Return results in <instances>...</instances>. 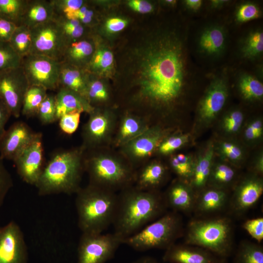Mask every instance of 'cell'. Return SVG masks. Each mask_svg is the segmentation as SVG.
Instances as JSON below:
<instances>
[{"label":"cell","mask_w":263,"mask_h":263,"mask_svg":"<svg viewBox=\"0 0 263 263\" xmlns=\"http://www.w3.org/2000/svg\"><path fill=\"white\" fill-rule=\"evenodd\" d=\"M30 54L41 55L61 61L66 46L65 39L54 19L31 29Z\"/></svg>","instance_id":"30bf717a"},{"label":"cell","mask_w":263,"mask_h":263,"mask_svg":"<svg viewBox=\"0 0 263 263\" xmlns=\"http://www.w3.org/2000/svg\"><path fill=\"white\" fill-rule=\"evenodd\" d=\"M166 169L161 164L153 163L145 167L137 178V188L144 190H153L164 179Z\"/></svg>","instance_id":"4316f807"},{"label":"cell","mask_w":263,"mask_h":263,"mask_svg":"<svg viewBox=\"0 0 263 263\" xmlns=\"http://www.w3.org/2000/svg\"><path fill=\"white\" fill-rule=\"evenodd\" d=\"M171 166L174 171L183 178L191 177L193 166L190 160L183 154H179L171 160Z\"/></svg>","instance_id":"b9f144b4"},{"label":"cell","mask_w":263,"mask_h":263,"mask_svg":"<svg viewBox=\"0 0 263 263\" xmlns=\"http://www.w3.org/2000/svg\"><path fill=\"white\" fill-rule=\"evenodd\" d=\"M90 76L87 70L61 62L58 88L71 90L86 98Z\"/></svg>","instance_id":"ac0fdd59"},{"label":"cell","mask_w":263,"mask_h":263,"mask_svg":"<svg viewBox=\"0 0 263 263\" xmlns=\"http://www.w3.org/2000/svg\"><path fill=\"white\" fill-rule=\"evenodd\" d=\"M245 136L248 139H254L260 136L252 128L248 126L245 131Z\"/></svg>","instance_id":"91938a15"},{"label":"cell","mask_w":263,"mask_h":263,"mask_svg":"<svg viewBox=\"0 0 263 263\" xmlns=\"http://www.w3.org/2000/svg\"><path fill=\"white\" fill-rule=\"evenodd\" d=\"M263 192L261 180L256 177L245 180L237 188L229 201L232 212L237 215L245 213L257 202Z\"/></svg>","instance_id":"2e32d148"},{"label":"cell","mask_w":263,"mask_h":263,"mask_svg":"<svg viewBox=\"0 0 263 263\" xmlns=\"http://www.w3.org/2000/svg\"><path fill=\"white\" fill-rule=\"evenodd\" d=\"M213 150L210 148L207 152L200 159L196 166L193 167L192 178V185L196 188H203L209 177L211 171V160Z\"/></svg>","instance_id":"1f68e13d"},{"label":"cell","mask_w":263,"mask_h":263,"mask_svg":"<svg viewBox=\"0 0 263 263\" xmlns=\"http://www.w3.org/2000/svg\"><path fill=\"white\" fill-rule=\"evenodd\" d=\"M84 164L90 175L91 184L112 191L113 188L126 187L133 179L128 168L109 157L93 156Z\"/></svg>","instance_id":"52a82bcc"},{"label":"cell","mask_w":263,"mask_h":263,"mask_svg":"<svg viewBox=\"0 0 263 263\" xmlns=\"http://www.w3.org/2000/svg\"><path fill=\"white\" fill-rule=\"evenodd\" d=\"M239 87L243 96L246 100L260 99L263 95L262 83L251 75H242L239 79Z\"/></svg>","instance_id":"e575fe53"},{"label":"cell","mask_w":263,"mask_h":263,"mask_svg":"<svg viewBox=\"0 0 263 263\" xmlns=\"http://www.w3.org/2000/svg\"><path fill=\"white\" fill-rule=\"evenodd\" d=\"M260 136L263 131V124L260 120H256L249 126Z\"/></svg>","instance_id":"680465c9"},{"label":"cell","mask_w":263,"mask_h":263,"mask_svg":"<svg viewBox=\"0 0 263 263\" xmlns=\"http://www.w3.org/2000/svg\"><path fill=\"white\" fill-rule=\"evenodd\" d=\"M47 90L38 86H29L25 94L21 115L27 117L37 115L39 107L45 98Z\"/></svg>","instance_id":"83f0119b"},{"label":"cell","mask_w":263,"mask_h":263,"mask_svg":"<svg viewBox=\"0 0 263 263\" xmlns=\"http://www.w3.org/2000/svg\"><path fill=\"white\" fill-rule=\"evenodd\" d=\"M243 227L255 240L261 242L263 239V218L258 217L245 221Z\"/></svg>","instance_id":"7dc6e473"},{"label":"cell","mask_w":263,"mask_h":263,"mask_svg":"<svg viewBox=\"0 0 263 263\" xmlns=\"http://www.w3.org/2000/svg\"><path fill=\"white\" fill-rule=\"evenodd\" d=\"M11 114L4 104L0 99V137L5 131V125Z\"/></svg>","instance_id":"db71d44e"},{"label":"cell","mask_w":263,"mask_h":263,"mask_svg":"<svg viewBox=\"0 0 263 263\" xmlns=\"http://www.w3.org/2000/svg\"><path fill=\"white\" fill-rule=\"evenodd\" d=\"M37 115L44 125L57 120L55 95L47 94L39 107Z\"/></svg>","instance_id":"8d00e7d4"},{"label":"cell","mask_w":263,"mask_h":263,"mask_svg":"<svg viewBox=\"0 0 263 263\" xmlns=\"http://www.w3.org/2000/svg\"><path fill=\"white\" fill-rule=\"evenodd\" d=\"M42 135L38 132L35 139L13 161L20 178L35 186L44 167Z\"/></svg>","instance_id":"7c38bea8"},{"label":"cell","mask_w":263,"mask_h":263,"mask_svg":"<svg viewBox=\"0 0 263 263\" xmlns=\"http://www.w3.org/2000/svg\"><path fill=\"white\" fill-rule=\"evenodd\" d=\"M260 15V10L257 5L252 2H246L238 7L236 19L238 22L243 23L257 19Z\"/></svg>","instance_id":"7bdbcfd3"},{"label":"cell","mask_w":263,"mask_h":263,"mask_svg":"<svg viewBox=\"0 0 263 263\" xmlns=\"http://www.w3.org/2000/svg\"><path fill=\"white\" fill-rule=\"evenodd\" d=\"M213 181L217 184L225 185L229 183L234 179V170L225 164H219L211 170Z\"/></svg>","instance_id":"ee69618b"},{"label":"cell","mask_w":263,"mask_h":263,"mask_svg":"<svg viewBox=\"0 0 263 263\" xmlns=\"http://www.w3.org/2000/svg\"><path fill=\"white\" fill-rule=\"evenodd\" d=\"M234 263H263V247L252 242H242L237 250Z\"/></svg>","instance_id":"d6a6232c"},{"label":"cell","mask_w":263,"mask_h":263,"mask_svg":"<svg viewBox=\"0 0 263 263\" xmlns=\"http://www.w3.org/2000/svg\"><path fill=\"white\" fill-rule=\"evenodd\" d=\"M55 15L66 17L76 11L86 3L82 0H51Z\"/></svg>","instance_id":"60d3db41"},{"label":"cell","mask_w":263,"mask_h":263,"mask_svg":"<svg viewBox=\"0 0 263 263\" xmlns=\"http://www.w3.org/2000/svg\"><path fill=\"white\" fill-rule=\"evenodd\" d=\"M161 136L153 131L143 132L130 141L128 149L130 152L136 157H144L150 155L155 149Z\"/></svg>","instance_id":"484cf974"},{"label":"cell","mask_w":263,"mask_h":263,"mask_svg":"<svg viewBox=\"0 0 263 263\" xmlns=\"http://www.w3.org/2000/svg\"><path fill=\"white\" fill-rule=\"evenodd\" d=\"M108 96V92L103 83L96 79L92 78L90 74L86 93V98L89 103L103 101L107 98Z\"/></svg>","instance_id":"ab89813d"},{"label":"cell","mask_w":263,"mask_h":263,"mask_svg":"<svg viewBox=\"0 0 263 263\" xmlns=\"http://www.w3.org/2000/svg\"><path fill=\"white\" fill-rule=\"evenodd\" d=\"M3 160L0 157V207L7 194L13 186L12 176L6 168Z\"/></svg>","instance_id":"bcb514c9"},{"label":"cell","mask_w":263,"mask_h":263,"mask_svg":"<svg viewBox=\"0 0 263 263\" xmlns=\"http://www.w3.org/2000/svg\"><path fill=\"white\" fill-rule=\"evenodd\" d=\"M164 197L167 207L173 211L188 212L193 210L196 196L191 188L183 183L173 184Z\"/></svg>","instance_id":"603a6c76"},{"label":"cell","mask_w":263,"mask_h":263,"mask_svg":"<svg viewBox=\"0 0 263 263\" xmlns=\"http://www.w3.org/2000/svg\"><path fill=\"white\" fill-rule=\"evenodd\" d=\"M181 216L175 211L165 213L158 219L126 238L123 244L137 251L166 249L175 244L183 230Z\"/></svg>","instance_id":"8992f818"},{"label":"cell","mask_w":263,"mask_h":263,"mask_svg":"<svg viewBox=\"0 0 263 263\" xmlns=\"http://www.w3.org/2000/svg\"><path fill=\"white\" fill-rule=\"evenodd\" d=\"M229 1L226 0H212L210 1V6L213 8L222 7Z\"/></svg>","instance_id":"94428289"},{"label":"cell","mask_w":263,"mask_h":263,"mask_svg":"<svg viewBox=\"0 0 263 263\" xmlns=\"http://www.w3.org/2000/svg\"><path fill=\"white\" fill-rule=\"evenodd\" d=\"M113 63V53L102 48L95 49L87 70L92 75H98L108 72Z\"/></svg>","instance_id":"4dcf8cb0"},{"label":"cell","mask_w":263,"mask_h":263,"mask_svg":"<svg viewBox=\"0 0 263 263\" xmlns=\"http://www.w3.org/2000/svg\"><path fill=\"white\" fill-rule=\"evenodd\" d=\"M187 139V135L171 137L160 146L159 151L163 154L169 153L181 147Z\"/></svg>","instance_id":"681fc988"},{"label":"cell","mask_w":263,"mask_h":263,"mask_svg":"<svg viewBox=\"0 0 263 263\" xmlns=\"http://www.w3.org/2000/svg\"><path fill=\"white\" fill-rule=\"evenodd\" d=\"M54 16V8L51 0H27L19 25L32 29L53 19Z\"/></svg>","instance_id":"ffe728a7"},{"label":"cell","mask_w":263,"mask_h":263,"mask_svg":"<svg viewBox=\"0 0 263 263\" xmlns=\"http://www.w3.org/2000/svg\"><path fill=\"white\" fill-rule=\"evenodd\" d=\"M223 152L229 159L233 160H237L242 156L241 150L234 145L230 149Z\"/></svg>","instance_id":"9f6ffc18"},{"label":"cell","mask_w":263,"mask_h":263,"mask_svg":"<svg viewBox=\"0 0 263 263\" xmlns=\"http://www.w3.org/2000/svg\"><path fill=\"white\" fill-rule=\"evenodd\" d=\"M55 99L57 120L68 113L75 112L90 113L94 110L86 98L66 89L58 88Z\"/></svg>","instance_id":"44dd1931"},{"label":"cell","mask_w":263,"mask_h":263,"mask_svg":"<svg viewBox=\"0 0 263 263\" xmlns=\"http://www.w3.org/2000/svg\"><path fill=\"white\" fill-rule=\"evenodd\" d=\"M94 15V11L89 8L86 3L78 10L65 17L77 19L81 24L87 27L93 22Z\"/></svg>","instance_id":"c3c4849f"},{"label":"cell","mask_w":263,"mask_h":263,"mask_svg":"<svg viewBox=\"0 0 263 263\" xmlns=\"http://www.w3.org/2000/svg\"><path fill=\"white\" fill-rule=\"evenodd\" d=\"M184 3L189 9L196 11L201 8L202 1L201 0H186L184 1Z\"/></svg>","instance_id":"6f0895ef"},{"label":"cell","mask_w":263,"mask_h":263,"mask_svg":"<svg viewBox=\"0 0 263 263\" xmlns=\"http://www.w3.org/2000/svg\"><path fill=\"white\" fill-rule=\"evenodd\" d=\"M213 263H227L225 260V258H219L215 260Z\"/></svg>","instance_id":"be15d7a7"},{"label":"cell","mask_w":263,"mask_h":263,"mask_svg":"<svg viewBox=\"0 0 263 263\" xmlns=\"http://www.w3.org/2000/svg\"><path fill=\"white\" fill-rule=\"evenodd\" d=\"M27 262V248L19 226L11 221L0 226V263Z\"/></svg>","instance_id":"4fadbf2b"},{"label":"cell","mask_w":263,"mask_h":263,"mask_svg":"<svg viewBox=\"0 0 263 263\" xmlns=\"http://www.w3.org/2000/svg\"><path fill=\"white\" fill-rule=\"evenodd\" d=\"M228 95L225 81L222 78L213 80L202 100L199 114L205 121L213 119L223 108Z\"/></svg>","instance_id":"9a60e30c"},{"label":"cell","mask_w":263,"mask_h":263,"mask_svg":"<svg viewBox=\"0 0 263 263\" xmlns=\"http://www.w3.org/2000/svg\"><path fill=\"white\" fill-rule=\"evenodd\" d=\"M185 244L204 249L219 258H225L232 250L233 228L226 217L197 219L189 222Z\"/></svg>","instance_id":"5b68a950"},{"label":"cell","mask_w":263,"mask_h":263,"mask_svg":"<svg viewBox=\"0 0 263 263\" xmlns=\"http://www.w3.org/2000/svg\"><path fill=\"white\" fill-rule=\"evenodd\" d=\"M243 120V114L239 111H235L227 115L224 120V124H238L242 125Z\"/></svg>","instance_id":"11a10c76"},{"label":"cell","mask_w":263,"mask_h":263,"mask_svg":"<svg viewBox=\"0 0 263 263\" xmlns=\"http://www.w3.org/2000/svg\"><path fill=\"white\" fill-rule=\"evenodd\" d=\"M88 122L83 130L85 144L93 146L103 139L108 133L111 127L109 116L94 110L90 113Z\"/></svg>","instance_id":"cb8c5ba5"},{"label":"cell","mask_w":263,"mask_h":263,"mask_svg":"<svg viewBox=\"0 0 263 263\" xmlns=\"http://www.w3.org/2000/svg\"><path fill=\"white\" fill-rule=\"evenodd\" d=\"M164 197L154 190L127 189L118 196L113 225L124 241L165 213Z\"/></svg>","instance_id":"7a4b0ae2"},{"label":"cell","mask_w":263,"mask_h":263,"mask_svg":"<svg viewBox=\"0 0 263 263\" xmlns=\"http://www.w3.org/2000/svg\"><path fill=\"white\" fill-rule=\"evenodd\" d=\"M38 133L24 122L13 123L0 137V157L13 161Z\"/></svg>","instance_id":"5bb4252c"},{"label":"cell","mask_w":263,"mask_h":263,"mask_svg":"<svg viewBox=\"0 0 263 263\" xmlns=\"http://www.w3.org/2000/svg\"><path fill=\"white\" fill-rule=\"evenodd\" d=\"M92 41L84 38L67 44L60 62L87 70L95 49Z\"/></svg>","instance_id":"d6986e66"},{"label":"cell","mask_w":263,"mask_h":263,"mask_svg":"<svg viewBox=\"0 0 263 263\" xmlns=\"http://www.w3.org/2000/svg\"><path fill=\"white\" fill-rule=\"evenodd\" d=\"M226 35L222 27L214 25L205 29L199 39V47L204 54L208 56H218L224 50Z\"/></svg>","instance_id":"d4e9b609"},{"label":"cell","mask_w":263,"mask_h":263,"mask_svg":"<svg viewBox=\"0 0 263 263\" xmlns=\"http://www.w3.org/2000/svg\"><path fill=\"white\" fill-rule=\"evenodd\" d=\"M132 263H158L154 259L149 257H145L141 258Z\"/></svg>","instance_id":"6125c7cd"},{"label":"cell","mask_w":263,"mask_h":263,"mask_svg":"<svg viewBox=\"0 0 263 263\" xmlns=\"http://www.w3.org/2000/svg\"><path fill=\"white\" fill-rule=\"evenodd\" d=\"M84 169L83 150H59L44 166L35 185L40 196L76 193Z\"/></svg>","instance_id":"3957f363"},{"label":"cell","mask_w":263,"mask_h":263,"mask_svg":"<svg viewBox=\"0 0 263 263\" xmlns=\"http://www.w3.org/2000/svg\"><path fill=\"white\" fill-rule=\"evenodd\" d=\"M27 0H0V18L19 25Z\"/></svg>","instance_id":"836d02e7"},{"label":"cell","mask_w":263,"mask_h":263,"mask_svg":"<svg viewBox=\"0 0 263 263\" xmlns=\"http://www.w3.org/2000/svg\"><path fill=\"white\" fill-rule=\"evenodd\" d=\"M165 3L170 5H174L176 4V1L174 0H167L165 1Z\"/></svg>","instance_id":"e7e4bbea"},{"label":"cell","mask_w":263,"mask_h":263,"mask_svg":"<svg viewBox=\"0 0 263 263\" xmlns=\"http://www.w3.org/2000/svg\"><path fill=\"white\" fill-rule=\"evenodd\" d=\"M61 62L38 55L29 54L21 58L20 66L29 86L42 87L47 90L58 89Z\"/></svg>","instance_id":"9c48e42d"},{"label":"cell","mask_w":263,"mask_h":263,"mask_svg":"<svg viewBox=\"0 0 263 263\" xmlns=\"http://www.w3.org/2000/svg\"><path fill=\"white\" fill-rule=\"evenodd\" d=\"M263 52V33L261 30L251 32L247 37L242 48L245 58L253 59L261 55Z\"/></svg>","instance_id":"d590c367"},{"label":"cell","mask_w":263,"mask_h":263,"mask_svg":"<svg viewBox=\"0 0 263 263\" xmlns=\"http://www.w3.org/2000/svg\"><path fill=\"white\" fill-rule=\"evenodd\" d=\"M78 225L82 233H102L113 224L118 196L90 184L76 193Z\"/></svg>","instance_id":"277c9868"},{"label":"cell","mask_w":263,"mask_h":263,"mask_svg":"<svg viewBox=\"0 0 263 263\" xmlns=\"http://www.w3.org/2000/svg\"><path fill=\"white\" fill-rule=\"evenodd\" d=\"M17 25L0 18V42H9Z\"/></svg>","instance_id":"f907efd6"},{"label":"cell","mask_w":263,"mask_h":263,"mask_svg":"<svg viewBox=\"0 0 263 263\" xmlns=\"http://www.w3.org/2000/svg\"><path fill=\"white\" fill-rule=\"evenodd\" d=\"M163 259L170 263H213L217 259L214 255L199 247L175 244L166 249Z\"/></svg>","instance_id":"e0dca14e"},{"label":"cell","mask_w":263,"mask_h":263,"mask_svg":"<svg viewBox=\"0 0 263 263\" xmlns=\"http://www.w3.org/2000/svg\"><path fill=\"white\" fill-rule=\"evenodd\" d=\"M9 43L21 58L30 54L32 46L31 29L22 25L17 26Z\"/></svg>","instance_id":"f546056e"},{"label":"cell","mask_w":263,"mask_h":263,"mask_svg":"<svg viewBox=\"0 0 263 263\" xmlns=\"http://www.w3.org/2000/svg\"><path fill=\"white\" fill-rule=\"evenodd\" d=\"M136 53L133 74L141 96L158 105L174 102L182 92L186 76L180 37L172 31L155 33Z\"/></svg>","instance_id":"6da1fadb"},{"label":"cell","mask_w":263,"mask_h":263,"mask_svg":"<svg viewBox=\"0 0 263 263\" xmlns=\"http://www.w3.org/2000/svg\"><path fill=\"white\" fill-rule=\"evenodd\" d=\"M54 19L59 26L66 45L83 38L86 35V27L76 19L55 15Z\"/></svg>","instance_id":"f1b7e54d"},{"label":"cell","mask_w":263,"mask_h":263,"mask_svg":"<svg viewBox=\"0 0 263 263\" xmlns=\"http://www.w3.org/2000/svg\"><path fill=\"white\" fill-rule=\"evenodd\" d=\"M228 202L227 195L224 190L210 188L196 196L193 210L199 215L215 213L223 209Z\"/></svg>","instance_id":"7402d4cb"},{"label":"cell","mask_w":263,"mask_h":263,"mask_svg":"<svg viewBox=\"0 0 263 263\" xmlns=\"http://www.w3.org/2000/svg\"><path fill=\"white\" fill-rule=\"evenodd\" d=\"M128 5L132 10L142 14L150 13L153 9V5L146 0H130L128 2Z\"/></svg>","instance_id":"f5cc1de1"},{"label":"cell","mask_w":263,"mask_h":263,"mask_svg":"<svg viewBox=\"0 0 263 263\" xmlns=\"http://www.w3.org/2000/svg\"><path fill=\"white\" fill-rule=\"evenodd\" d=\"M127 25V21L120 18H111L106 22L105 27L110 33L119 32L123 30Z\"/></svg>","instance_id":"816d5d0a"},{"label":"cell","mask_w":263,"mask_h":263,"mask_svg":"<svg viewBox=\"0 0 263 263\" xmlns=\"http://www.w3.org/2000/svg\"><path fill=\"white\" fill-rule=\"evenodd\" d=\"M123 240L113 233H82L77 263H105L113 257Z\"/></svg>","instance_id":"ba28073f"},{"label":"cell","mask_w":263,"mask_h":263,"mask_svg":"<svg viewBox=\"0 0 263 263\" xmlns=\"http://www.w3.org/2000/svg\"><path fill=\"white\" fill-rule=\"evenodd\" d=\"M142 126L139 121L131 116L126 117L121 125L119 139L122 142L130 141L142 133Z\"/></svg>","instance_id":"f35d334b"},{"label":"cell","mask_w":263,"mask_h":263,"mask_svg":"<svg viewBox=\"0 0 263 263\" xmlns=\"http://www.w3.org/2000/svg\"><path fill=\"white\" fill-rule=\"evenodd\" d=\"M21 58L14 51L9 42H0V73L19 67Z\"/></svg>","instance_id":"74e56055"},{"label":"cell","mask_w":263,"mask_h":263,"mask_svg":"<svg viewBox=\"0 0 263 263\" xmlns=\"http://www.w3.org/2000/svg\"><path fill=\"white\" fill-rule=\"evenodd\" d=\"M29 86L20 66L0 73V99L11 116L18 118L21 115L23 98Z\"/></svg>","instance_id":"8fae6325"},{"label":"cell","mask_w":263,"mask_h":263,"mask_svg":"<svg viewBox=\"0 0 263 263\" xmlns=\"http://www.w3.org/2000/svg\"><path fill=\"white\" fill-rule=\"evenodd\" d=\"M81 113L75 112L64 114L59 119V126L61 130L68 134H71L77 130Z\"/></svg>","instance_id":"f6af8a7d"}]
</instances>
